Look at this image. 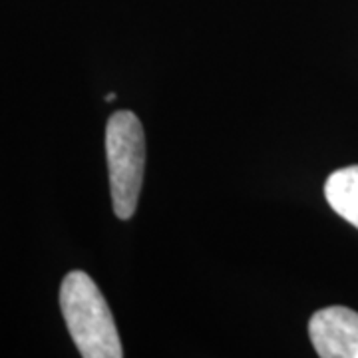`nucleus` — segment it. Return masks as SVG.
<instances>
[{
	"label": "nucleus",
	"mask_w": 358,
	"mask_h": 358,
	"mask_svg": "<svg viewBox=\"0 0 358 358\" xmlns=\"http://www.w3.org/2000/svg\"><path fill=\"white\" fill-rule=\"evenodd\" d=\"M324 197L341 217L358 229V166L331 173L324 183Z\"/></svg>",
	"instance_id": "4"
},
{
	"label": "nucleus",
	"mask_w": 358,
	"mask_h": 358,
	"mask_svg": "<svg viewBox=\"0 0 358 358\" xmlns=\"http://www.w3.org/2000/svg\"><path fill=\"white\" fill-rule=\"evenodd\" d=\"M106 157L114 213L129 219L136 213L145 167V136L138 115L120 110L110 115L106 128Z\"/></svg>",
	"instance_id": "2"
},
{
	"label": "nucleus",
	"mask_w": 358,
	"mask_h": 358,
	"mask_svg": "<svg viewBox=\"0 0 358 358\" xmlns=\"http://www.w3.org/2000/svg\"><path fill=\"white\" fill-rule=\"evenodd\" d=\"M308 336L322 358H358V313L346 307L317 310L308 322Z\"/></svg>",
	"instance_id": "3"
},
{
	"label": "nucleus",
	"mask_w": 358,
	"mask_h": 358,
	"mask_svg": "<svg viewBox=\"0 0 358 358\" xmlns=\"http://www.w3.org/2000/svg\"><path fill=\"white\" fill-rule=\"evenodd\" d=\"M115 98V94H112V92H110V94H108V96H106V102H112V100H114Z\"/></svg>",
	"instance_id": "5"
},
{
	"label": "nucleus",
	"mask_w": 358,
	"mask_h": 358,
	"mask_svg": "<svg viewBox=\"0 0 358 358\" xmlns=\"http://www.w3.org/2000/svg\"><path fill=\"white\" fill-rule=\"evenodd\" d=\"M60 308L70 336L82 357H124L114 315L88 273L72 271L66 275L60 287Z\"/></svg>",
	"instance_id": "1"
}]
</instances>
